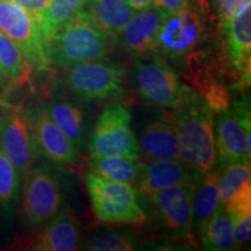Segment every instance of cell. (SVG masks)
<instances>
[{
	"label": "cell",
	"instance_id": "35",
	"mask_svg": "<svg viewBox=\"0 0 251 251\" xmlns=\"http://www.w3.org/2000/svg\"><path fill=\"white\" fill-rule=\"evenodd\" d=\"M127 1L129 2V5L135 11H141V9H146L153 6L152 0H127Z\"/></svg>",
	"mask_w": 251,
	"mask_h": 251
},
{
	"label": "cell",
	"instance_id": "26",
	"mask_svg": "<svg viewBox=\"0 0 251 251\" xmlns=\"http://www.w3.org/2000/svg\"><path fill=\"white\" fill-rule=\"evenodd\" d=\"M250 162H235L220 168L219 206L225 207L234 193L251 179Z\"/></svg>",
	"mask_w": 251,
	"mask_h": 251
},
{
	"label": "cell",
	"instance_id": "29",
	"mask_svg": "<svg viewBox=\"0 0 251 251\" xmlns=\"http://www.w3.org/2000/svg\"><path fill=\"white\" fill-rule=\"evenodd\" d=\"M250 99L248 97L243 96L233 102V111L235 118L237 119L238 124L241 125L242 129L246 134V141H247V156L248 158H251V146H250V139H251V130H250Z\"/></svg>",
	"mask_w": 251,
	"mask_h": 251
},
{
	"label": "cell",
	"instance_id": "3",
	"mask_svg": "<svg viewBox=\"0 0 251 251\" xmlns=\"http://www.w3.org/2000/svg\"><path fill=\"white\" fill-rule=\"evenodd\" d=\"M197 180L174 185L140 198L146 206L147 219L163 236L185 240L192 233V198Z\"/></svg>",
	"mask_w": 251,
	"mask_h": 251
},
{
	"label": "cell",
	"instance_id": "22",
	"mask_svg": "<svg viewBox=\"0 0 251 251\" xmlns=\"http://www.w3.org/2000/svg\"><path fill=\"white\" fill-rule=\"evenodd\" d=\"M234 221L224 207H218L214 214L203 226L199 236L203 249L213 251L235 250Z\"/></svg>",
	"mask_w": 251,
	"mask_h": 251
},
{
	"label": "cell",
	"instance_id": "32",
	"mask_svg": "<svg viewBox=\"0 0 251 251\" xmlns=\"http://www.w3.org/2000/svg\"><path fill=\"white\" fill-rule=\"evenodd\" d=\"M249 5H251V0H215V9L221 26L236 17Z\"/></svg>",
	"mask_w": 251,
	"mask_h": 251
},
{
	"label": "cell",
	"instance_id": "27",
	"mask_svg": "<svg viewBox=\"0 0 251 251\" xmlns=\"http://www.w3.org/2000/svg\"><path fill=\"white\" fill-rule=\"evenodd\" d=\"M21 178L17 169L0 150V207L12 212L20 194Z\"/></svg>",
	"mask_w": 251,
	"mask_h": 251
},
{
	"label": "cell",
	"instance_id": "24",
	"mask_svg": "<svg viewBox=\"0 0 251 251\" xmlns=\"http://www.w3.org/2000/svg\"><path fill=\"white\" fill-rule=\"evenodd\" d=\"M142 163L139 159L125 156L94 157L91 163V170L94 175L107 180L135 184L139 177Z\"/></svg>",
	"mask_w": 251,
	"mask_h": 251
},
{
	"label": "cell",
	"instance_id": "25",
	"mask_svg": "<svg viewBox=\"0 0 251 251\" xmlns=\"http://www.w3.org/2000/svg\"><path fill=\"white\" fill-rule=\"evenodd\" d=\"M85 4L86 0H49V4L39 23L45 42L54 35L69 19L84 9Z\"/></svg>",
	"mask_w": 251,
	"mask_h": 251
},
{
	"label": "cell",
	"instance_id": "10",
	"mask_svg": "<svg viewBox=\"0 0 251 251\" xmlns=\"http://www.w3.org/2000/svg\"><path fill=\"white\" fill-rule=\"evenodd\" d=\"M136 85L144 101L166 108H175L186 90L179 74L158 57L136 63Z\"/></svg>",
	"mask_w": 251,
	"mask_h": 251
},
{
	"label": "cell",
	"instance_id": "30",
	"mask_svg": "<svg viewBox=\"0 0 251 251\" xmlns=\"http://www.w3.org/2000/svg\"><path fill=\"white\" fill-rule=\"evenodd\" d=\"M224 208L231 216H236L238 214H242L244 212L251 211V183L250 181L243 184L242 186L238 188Z\"/></svg>",
	"mask_w": 251,
	"mask_h": 251
},
{
	"label": "cell",
	"instance_id": "19",
	"mask_svg": "<svg viewBox=\"0 0 251 251\" xmlns=\"http://www.w3.org/2000/svg\"><path fill=\"white\" fill-rule=\"evenodd\" d=\"M42 106L75 148L83 149L86 144V124L85 115L79 106L64 98H57Z\"/></svg>",
	"mask_w": 251,
	"mask_h": 251
},
{
	"label": "cell",
	"instance_id": "1",
	"mask_svg": "<svg viewBox=\"0 0 251 251\" xmlns=\"http://www.w3.org/2000/svg\"><path fill=\"white\" fill-rule=\"evenodd\" d=\"M179 161L199 175L214 170L216 151L214 112L200 93L186 89L176 105L174 117Z\"/></svg>",
	"mask_w": 251,
	"mask_h": 251
},
{
	"label": "cell",
	"instance_id": "28",
	"mask_svg": "<svg viewBox=\"0 0 251 251\" xmlns=\"http://www.w3.org/2000/svg\"><path fill=\"white\" fill-rule=\"evenodd\" d=\"M136 238L120 231H102L87 238L83 249L90 251H131L137 249Z\"/></svg>",
	"mask_w": 251,
	"mask_h": 251
},
{
	"label": "cell",
	"instance_id": "31",
	"mask_svg": "<svg viewBox=\"0 0 251 251\" xmlns=\"http://www.w3.org/2000/svg\"><path fill=\"white\" fill-rule=\"evenodd\" d=\"M234 221L235 249H242L249 246L251 240V211L231 216Z\"/></svg>",
	"mask_w": 251,
	"mask_h": 251
},
{
	"label": "cell",
	"instance_id": "16",
	"mask_svg": "<svg viewBox=\"0 0 251 251\" xmlns=\"http://www.w3.org/2000/svg\"><path fill=\"white\" fill-rule=\"evenodd\" d=\"M31 249L36 251H74L80 249V227L76 213L71 208L61 209L46 224Z\"/></svg>",
	"mask_w": 251,
	"mask_h": 251
},
{
	"label": "cell",
	"instance_id": "34",
	"mask_svg": "<svg viewBox=\"0 0 251 251\" xmlns=\"http://www.w3.org/2000/svg\"><path fill=\"white\" fill-rule=\"evenodd\" d=\"M152 2L163 13H171L186 7L190 0H152Z\"/></svg>",
	"mask_w": 251,
	"mask_h": 251
},
{
	"label": "cell",
	"instance_id": "20",
	"mask_svg": "<svg viewBox=\"0 0 251 251\" xmlns=\"http://www.w3.org/2000/svg\"><path fill=\"white\" fill-rule=\"evenodd\" d=\"M84 9L109 36H120L135 9L127 0H86Z\"/></svg>",
	"mask_w": 251,
	"mask_h": 251
},
{
	"label": "cell",
	"instance_id": "2",
	"mask_svg": "<svg viewBox=\"0 0 251 251\" xmlns=\"http://www.w3.org/2000/svg\"><path fill=\"white\" fill-rule=\"evenodd\" d=\"M112 39L81 9L46 41V55L50 64L69 68L105 58L111 50Z\"/></svg>",
	"mask_w": 251,
	"mask_h": 251
},
{
	"label": "cell",
	"instance_id": "36",
	"mask_svg": "<svg viewBox=\"0 0 251 251\" xmlns=\"http://www.w3.org/2000/svg\"><path fill=\"white\" fill-rule=\"evenodd\" d=\"M6 87H7V83H6L4 74H2L1 68H0V90H4Z\"/></svg>",
	"mask_w": 251,
	"mask_h": 251
},
{
	"label": "cell",
	"instance_id": "33",
	"mask_svg": "<svg viewBox=\"0 0 251 251\" xmlns=\"http://www.w3.org/2000/svg\"><path fill=\"white\" fill-rule=\"evenodd\" d=\"M12 1L28 12L36 21L37 25H39L43 12L46 11L47 6L49 4V0H12Z\"/></svg>",
	"mask_w": 251,
	"mask_h": 251
},
{
	"label": "cell",
	"instance_id": "8",
	"mask_svg": "<svg viewBox=\"0 0 251 251\" xmlns=\"http://www.w3.org/2000/svg\"><path fill=\"white\" fill-rule=\"evenodd\" d=\"M205 34L201 14L196 7L163 13L156 39V49L169 58L180 59L200 46Z\"/></svg>",
	"mask_w": 251,
	"mask_h": 251
},
{
	"label": "cell",
	"instance_id": "11",
	"mask_svg": "<svg viewBox=\"0 0 251 251\" xmlns=\"http://www.w3.org/2000/svg\"><path fill=\"white\" fill-rule=\"evenodd\" d=\"M0 150L14 165L23 180L39 155L29 121L20 109H9L0 114Z\"/></svg>",
	"mask_w": 251,
	"mask_h": 251
},
{
	"label": "cell",
	"instance_id": "21",
	"mask_svg": "<svg viewBox=\"0 0 251 251\" xmlns=\"http://www.w3.org/2000/svg\"><path fill=\"white\" fill-rule=\"evenodd\" d=\"M219 166L200 176L192 198V229L199 235L219 207Z\"/></svg>",
	"mask_w": 251,
	"mask_h": 251
},
{
	"label": "cell",
	"instance_id": "9",
	"mask_svg": "<svg viewBox=\"0 0 251 251\" xmlns=\"http://www.w3.org/2000/svg\"><path fill=\"white\" fill-rule=\"evenodd\" d=\"M0 30L18 46L31 68L48 70L50 63L39 25L12 0H0Z\"/></svg>",
	"mask_w": 251,
	"mask_h": 251
},
{
	"label": "cell",
	"instance_id": "17",
	"mask_svg": "<svg viewBox=\"0 0 251 251\" xmlns=\"http://www.w3.org/2000/svg\"><path fill=\"white\" fill-rule=\"evenodd\" d=\"M228 43V56L236 69L242 85L250 83L251 61V5L247 6L222 26Z\"/></svg>",
	"mask_w": 251,
	"mask_h": 251
},
{
	"label": "cell",
	"instance_id": "6",
	"mask_svg": "<svg viewBox=\"0 0 251 251\" xmlns=\"http://www.w3.org/2000/svg\"><path fill=\"white\" fill-rule=\"evenodd\" d=\"M131 115L122 103H108L91 135L89 149L94 157L125 156L140 159L139 141L130 127Z\"/></svg>",
	"mask_w": 251,
	"mask_h": 251
},
{
	"label": "cell",
	"instance_id": "14",
	"mask_svg": "<svg viewBox=\"0 0 251 251\" xmlns=\"http://www.w3.org/2000/svg\"><path fill=\"white\" fill-rule=\"evenodd\" d=\"M216 164L220 168L235 162H250L247 156L244 130L231 108L216 112L214 118Z\"/></svg>",
	"mask_w": 251,
	"mask_h": 251
},
{
	"label": "cell",
	"instance_id": "18",
	"mask_svg": "<svg viewBox=\"0 0 251 251\" xmlns=\"http://www.w3.org/2000/svg\"><path fill=\"white\" fill-rule=\"evenodd\" d=\"M139 146L149 161L179 159L177 131L172 118L161 117L149 121L141 131Z\"/></svg>",
	"mask_w": 251,
	"mask_h": 251
},
{
	"label": "cell",
	"instance_id": "23",
	"mask_svg": "<svg viewBox=\"0 0 251 251\" xmlns=\"http://www.w3.org/2000/svg\"><path fill=\"white\" fill-rule=\"evenodd\" d=\"M0 68L7 86H21L29 80L33 68L21 50L0 30Z\"/></svg>",
	"mask_w": 251,
	"mask_h": 251
},
{
	"label": "cell",
	"instance_id": "13",
	"mask_svg": "<svg viewBox=\"0 0 251 251\" xmlns=\"http://www.w3.org/2000/svg\"><path fill=\"white\" fill-rule=\"evenodd\" d=\"M199 174L187 169L179 159H159L142 164L136 185L140 198L150 196L174 185L188 180H198Z\"/></svg>",
	"mask_w": 251,
	"mask_h": 251
},
{
	"label": "cell",
	"instance_id": "12",
	"mask_svg": "<svg viewBox=\"0 0 251 251\" xmlns=\"http://www.w3.org/2000/svg\"><path fill=\"white\" fill-rule=\"evenodd\" d=\"M37 155L55 164H76L78 150L56 126L43 106L27 113Z\"/></svg>",
	"mask_w": 251,
	"mask_h": 251
},
{
	"label": "cell",
	"instance_id": "4",
	"mask_svg": "<svg viewBox=\"0 0 251 251\" xmlns=\"http://www.w3.org/2000/svg\"><path fill=\"white\" fill-rule=\"evenodd\" d=\"M87 192L97 220L105 224L143 225L147 222L140 197L131 184L107 180L89 172Z\"/></svg>",
	"mask_w": 251,
	"mask_h": 251
},
{
	"label": "cell",
	"instance_id": "15",
	"mask_svg": "<svg viewBox=\"0 0 251 251\" xmlns=\"http://www.w3.org/2000/svg\"><path fill=\"white\" fill-rule=\"evenodd\" d=\"M162 14L155 6L135 12L121 33L122 45L128 54L146 57L155 51Z\"/></svg>",
	"mask_w": 251,
	"mask_h": 251
},
{
	"label": "cell",
	"instance_id": "7",
	"mask_svg": "<svg viewBox=\"0 0 251 251\" xmlns=\"http://www.w3.org/2000/svg\"><path fill=\"white\" fill-rule=\"evenodd\" d=\"M65 81L75 96L85 101L114 98L122 92L125 68L107 59L83 62L67 68Z\"/></svg>",
	"mask_w": 251,
	"mask_h": 251
},
{
	"label": "cell",
	"instance_id": "5",
	"mask_svg": "<svg viewBox=\"0 0 251 251\" xmlns=\"http://www.w3.org/2000/svg\"><path fill=\"white\" fill-rule=\"evenodd\" d=\"M23 214L33 228L41 227L61 212L64 186L59 170L47 164L30 168L25 176Z\"/></svg>",
	"mask_w": 251,
	"mask_h": 251
}]
</instances>
